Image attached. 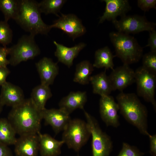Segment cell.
Segmentation results:
<instances>
[{"label":"cell","instance_id":"6da1fadb","mask_svg":"<svg viewBox=\"0 0 156 156\" xmlns=\"http://www.w3.org/2000/svg\"><path fill=\"white\" fill-rule=\"evenodd\" d=\"M41 111L30 98L25 99L21 104L12 107L8 119L20 136L37 134L41 127Z\"/></svg>","mask_w":156,"mask_h":156},{"label":"cell","instance_id":"7a4b0ae2","mask_svg":"<svg viewBox=\"0 0 156 156\" xmlns=\"http://www.w3.org/2000/svg\"><path fill=\"white\" fill-rule=\"evenodd\" d=\"M116 99L120 114L125 120L143 135H148V111L134 93L121 92Z\"/></svg>","mask_w":156,"mask_h":156},{"label":"cell","instance_id":"3957f363","mask_svg":"<svg viewBox=\"0 0 156 156\" xmlns=\"http://www.w3.org/2000/svg\"><path fill=\"white\" fill-rule=\"evenodd\" d=\"M18 2V12L15 20L17 23L34 36L47 35L51 29L42 19L38 2L33 0H19Z\"/></svg>","mask_w":156,"mask_h":156},{"label":"cell","instance_id":"277c9868","mask_svg":"<svg viewBox=\"0 0 156 156\" xmlns=\"http://www.w3.org/2000/svg\"><path fill=\"white\" fill-rule=\"evenodd\" d=\"M109 37L115 49V56L120 59L123 64L137 63L142 57L143 49L134 37L118 31L110 32Z\"/></svg>","mask_w":156,"mask_h":156},{"label":"cell","instance_id":"5b68a950","mask_svg":"<svg viewBox=\"0 0 156 156\" xmlns=\"http://www.w3.org/2000/svg\"><path fill=\"white\" fill-rule=\"evenodd\" d=\"M62 140L69 148L79 152L87 143L91 133L86 122L70 119L63 131Z\"/></svg>","mask_w":156,"mask_h":156},{"label":"cell","instance_id":"8992f818","mask_svg":"<svg viewBox=\"0 0 156 156\" xmlns=\"http://www.w3.org/2000/svg\"><path fill=\"white\" fill-rule=\"evenodd\" d=\"M34 37L30 34L24 35L16 44L9 48V64L16 66L40 55V49L35 41Z\"/></svg>","mask_w":156,"mask_h":156},{"label":"cell","instance_id":"52a82bcc","mask_svg":"<svg viewBox=\"0 0 156 156\" xmlns=\"http://www.w3.org/2000/svg\"><path fill=\"white\" fill-rule=\"evenodd\" d=\"M84 111L92 137V156H109L113 148L110 137L102 130L94 117Z\"/></svg>","mask_w":156,"mask_h":156},{"label":"cell","instance_id":"ba28073f","mask_svg":"<svg viewBox=\"0 0 156 156\" xmlns=\"http://www.w3.org/2000/svg\"><path fill=\"white\" fill-rule=\"evenodd\" d=\"M137 95L146 101L151 103L155 110L156 102L155 95L156 75L141 66L135 71Z\"/></svg>","mask_w":156,"mask_h":156},{"label":"cell","instance_id":"9c48e42d","mask_svg":"<svg viewBox=\"0 0 156 156\" xmlns=\"http://www.w3.org/2000/svg\"><path fill=\"white\" fill-rule=\"evenodd\" d=\"M118 31L129 34L155 30L156 23L149 21L144 16L126 15L112 22Z\"/></svg>","mask_w":156,"mask_h":156},{"label":"cell","instance_id":"30bf717a","mask_svg":"<svg viewBox=\"0 0 156 156\" xmlns=\"http://www.w3.org/2000/svg\"><path fill=\"white\" fill-rule=\"evenodd\" d=\"M50 26L51 29L56 28L61 29L71 37L73 40L84 35L86 31L81 20L72 14L61 13L59 18Z\"/></svg>","mask_w":156,"mask_h":156},{"label":"cell","instance_id":"8fae6325","mask_svg":"<svg viewBox=\"0 0 156 156\" xmlns=\"http://www.w3.org/2000/svg\"><path fill=\"white\" fill-rule=\"evenodd\" d=\"M118 103L112 96H101L99 101V112L102 120L106 125L118 127L120 125L118 112Z\"/></svg>","mask_w":156,"mask_h":156},{"label":"cell","instance_id":"7c38bea8","mask_svg":"<svg viewBox=\"0 0 156 156\" xmlns=\"http://www.w3.org/2000/svg\"><path fill=\"white\" fill-rule=\"evenodd\" d=\"M112 70L108 77L113 91L118 90L122 92L135 82V71L129 65L123 64Z\"/></svg>","mask_w":156,"mask_h":156},{"label":"cell","instance_id":"4fadbf2b","mask_svg":"<svg viewBox=\"0 0 156 156\" xmlns=\"http://www.w3.org/2000/svg\"><path fill=\"white\" fill-rule=\"evenodd\" d=\"M42 119L50 125L56 134L63 131L71 119L70 114L63 109L46 108L41 111Z\"/></svg>","mask_w":156,"mask_h":156},{"label":"cell","instance_id":"5bb4252c","mask_svg":"<svg viewBox=\"0 0 156 156\" xmlns=\"http://www.w3.org/2000/svg\"><path fill=\"white\" fill-rule=\"evenodd\" d=\"M16 156H37L39 151L38 135L32 134L20 136L14 145Z\"/></svg>","mask_w":156,"mask_h":156},{"label":"cell","instance_id":"9a60e30c","mask_svg":"<svg viewBox=\"0 0 156 156\" xmlns=\"http://www.w3.org/2000/svg\"><path fill=\"white\" fill-rule=\"evenodd\" d=\"M106 4L105 10L99 18V23H102L105 20L112 21L116 20L118 16L121 17L126 15L131 9V7L127 0H103Z\"/></svg>","mask_w":156,"mask_h":156},{"label":"cell","instance_id":"2e32d148","mask_svg":"<svg viewBox=\"0 0 156 156\" xmlns=\"http://www.w3.org/2000/svg\"><path fill=\"white\" fill-rule=\"evenodd\" d=\"M41 84L48 86L52 84L59 73L57 63L51 58L44 57L36 63Z\"/></svg>","mask_w":156,"mask_h":156},{"label":"cell","instance_id":"e0dca14e","mask_svg":"<svg viewBox=\"0 0 156 156\" xmlns=\"http://www.w3.org/2000/svg\"><path fill=\"white\" fill-rule=\"evenodd\" d=\"M1 86L0 97L4 105L14 107L25 99L23 92L19 86L7 81Z\"/></svg>","mask_w":156,"mask_h":156},{"label":"cell","instance_id":"ac0fdd59","mask_svg":"<svg viewBox=\"0 0 156 156\" xmlns=\"http://www.w3.org/2000/svg\"><path fill=\"white\" fill-rule=\"evenodd\" d=\"M56 47L54 54L58 61L65 64L68 68L73 65V61L80 52L86 46L83 42H80L74 46L69 47L53 41Z\"/></svg>","mask_w":156,"mask_h":156},{"label":"cell","instance_id":"d6986e66","mask_svg":"<svg viewBox=\"0 0 156 156\" xmlns=\"http://www.w3.org/2000/svg\"><path fill=\"white\" fill-rule=\"evenodd\" d=\"M39 139V151L41 156H58L61 153V147L64 142L57 140L48 134L37 133Z\"/></svg>","mask_w":156,"mask_h":156},{"label":"cell","instance_id":"ffe728a7","mask_svg":"<svg viewBox=\"0 0 156 156\" xmlns=\"http://www.w3.org/2000/svg\"><path fill=\"white\" fill-rule=\"evenodd\" d=\"M87 101L86 92H71L67 96L61 100L59 106V108L70 114L77 109L83 110L84 106Z\"/></svg>","mask_w":156,"mask_h":156},{"label":"cell","instance_id":"44dd1931","mask_svg":"<svg viewBox=\"0 0 156 156\" xmlns=\"http://www.w3.org/2000/svg\"><path fill=\"white\" fill-rule=\"evenodd\" d=\"M106 70L95 75L91 76L90 81L93 88L94 94L101 96L109 95L113 91L108 77L106 73Z\"/></svg>","mask_w":156,"mask_h":156},{"label":"cell","instance_id":"7402d4cb","mask_svg":"<svg viewBox=\"0 0 156 156\" xmlns=\"http://www.w3.org/2000/svg\"><path fill=\"white\" fill-rule=\"evenodd\" d=\"M95 60L92 64L94 67L105 68V70L114 69L113 59L115 57L107 46L98 49L95 52Z\"/></svg>","mask_w":156,"mask_h":156},{"label":"cell","instance_id":"603a6c76","mask_svg":"<svg viewBox=\"0 0 156 156\" xmlns=\"http://www.w3.org/2000/svg\"><path fill=\"white\" fill-rule=\"evenodd\" d=\"M52 95L49 86L40 84L33 89L30 98L37 108L42 111L45 108L46 103Z\"/></svg>","mask_w":156,"mask_h":156},{"label":"cell","instance_id":"cb8c5ba5","mask_svg":"<svg viewBox=\"0 0 156 156\" xmlns=\"http://www.w3.org/2000/svg\"><path fill=\"white\" fill-rule=\"evenodd\" d=\"M93 68L92 64L87 60L83 61L77 64L73 81L82 85L88 84Z\"/></svg>","mask_w":156,"mask_h":156},{"label":"cell","instance_id":"d4e9b609","mask_svg":"<svg viewBox=\"0 0 156 156\" xmlns=\"http://www.w3.org/2000/svg\"><path fill=\"white\" fill-rule=\"evenodd\" d=\"M16 132L8 119L0 118V142L8 146L14 145Z\"/></svg>","mask_w":156,"mask_h":156},{"label":"cell","instance_id":"484cf974","mask_svg":"<svg viewBox=\"0 0 156 156\" xmlns=\"http://www.w3.org/2000/svg\"><path fill=\"white\" fill-rule=\"evenodd\" d=\"M67 1L66 0H43L38 3L41 13L46 15L52 14L59 17L58 13Z\"/></svg>","mask_w":156,"mask_h":156},{"label":"cell","instance_id":"4316f807","mask_svg":"<svg viewBox=\"0 0 156 156\" xmlns=\"http://www.w3.org/2000/svg\"><path fill=\"white\" fill-rule=\"evenodd\" d=\"M18 0H0V10L3 13L4 21L8 22L10 19L15 20L18 12Z\"/></svg>","mask_w":156,"mask_h":156},{"label":"cell","instance_id":"83f0119b","mask_svg":"<svg viewBox=\"0 0 156 156\" xmlns=\"http://www.w3.org/2000/svg\"><path fill=\"white\" fill-rule=\"evenodd\" d=\"M13 38V32L8 22L0 21V44L3 47L11 43Z\"/></svg>","mask_w":156,"mask_h":156},{"label":"cell","instance_id":"f1b7e54d","mask_svg":"<svg viewBox=\"0 0 156 156\" xmlns=\"http://www.w3.org/2000/svg\"><path fill=\"white\" fill-rule=\"evenodd\" d=\"M142 66L149 71L156 74V52L150 51L142 57Z\"/></svg>","mask_w":156,"mask_h":156},{"label":"cell","instance_id":"f546056e","mask_svg":"<svg viewBox=\"0 0 156 156\" xmlns=\"http://www.w3.org/2000/svg\"><path fill=\"white\" fill-rule=\"evenodd\" d=\"M144 154L136 147L123 142L122 148L117 156H143Z\"/></svg>","mask_w":156,"mask_h":156},{"label":"cell","instance_id":"4dcf8cb0","mask_svg":"<svg viewBox=\"0 0 156 156\" xmlns=\"http://www.w3.org/2000/svg\"><path fill=\"white\" fill-rule=\"evenodd\" d=\"M138 7L145 12L148 11L150 9L156 8V0H138L137 1Z\"/></svg>","mask_w":156,"mask_h":156},{"label":"cell","instance_id":"1f68e13d","mask_svg":"<svg viewBox=\"0 0 156 156\" xmlns=\"http://www.w3.org/2000/svg\"><path fill=\"white\" fill-rule=\"evenodd\" d=\"M9 48L0 46V66H7L9 64L7 56L9 55Z\"/></svg>","mask_w":156,"mask_h":156},{"label":"cell","instance_id":"d6a6232c","mask_svg":"<svg viewBox=\"0 0 156 156\" xmlns=\"http://www.w3.org/2000/svg\"><path fill=\"white\" fill-rule=\"evenodd\" d=\"M149 32L148 44L145 47H149L151 51L156 52V31L154 30Z\"/></svg>","mask_w":156,"mask_h":156},{"label":"cell","instance_id":"836d02e7","mask_svg":"<svg viewBox=\"0 0 156 156\" xmlns=\"http://www.w3.org/2000/svg\"><path fill=\"white\" fill-rule=\"evenodd\" d=\"M10 73L7 66H0V86L6 81V79Z\"/></svg>","mask_w":156,"mask_h":156},{"label":"cell","instance_id":"e575fe53","mask_svg":"<svg viewBox=\"0 0 156 156\" xmlns=\"http://www.w3.org/2000/svg\"><path fill=\"white\" fill-rule=\"evenodd\" d=\"M150 140V153L152 156H156V135H148Z\"/></svg>","mask_w":156,"mask_h":156},{"label":"cell","instance_id":"d590c367","mask_svg":"<svg viewBox=\"0 0 156 156\" xmlns=\"http://www.w3.org/2000/svg\"><path fill=\"white\" fill-rule=\"evenodd\" d=\"M0 156H13L8 146L0 142Z\"/></svg>","mask_w":156,"mask_h":156},{"label":"cell","instance_id":"8d00e7d4","mask_svg":"<svg viewBox=\"0 0 156 156\" xmlns=\"http://www.w3.org/2000/svg\"><path fill=\"white\" fill-rule=\"evenodd\" d=\"M4 106V105L0 97V113H1V111L2 110L3 107Z\"/></svg>","mask_w":156,"mask_h":156},{"label":"cell","instance_id":"74e56055","mask_svg":"<svg viewBox=\"0 0 156 156\" xmlns=\"http://www.w3.org/2000/svg\"></svg>","mask_w":156,"mask_h":156}]
</instances>
